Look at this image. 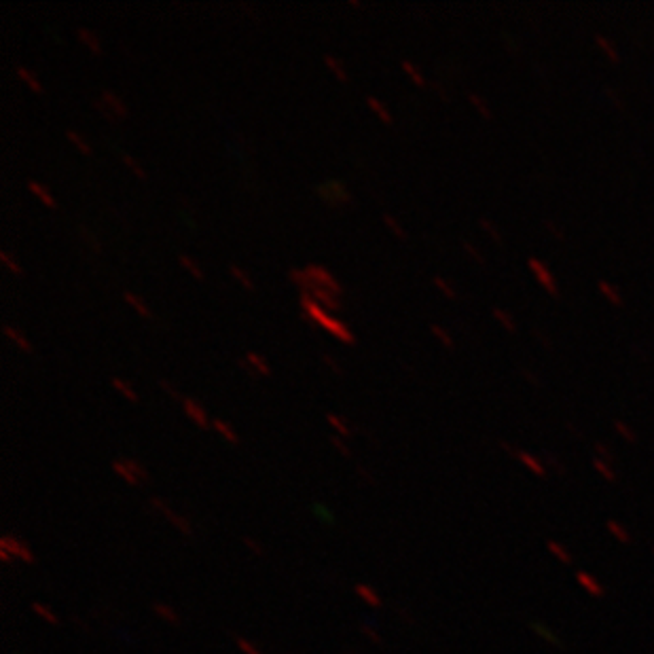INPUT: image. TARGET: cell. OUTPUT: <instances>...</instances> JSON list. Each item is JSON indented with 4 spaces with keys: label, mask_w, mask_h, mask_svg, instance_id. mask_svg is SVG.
Returning <instances> with one entry per match:
<instances>
[{
    "label": "cell",
    "mask_w": 654,
    "mask_h": 654,
    "mask_svg": "<svg viewBox=\"0 0 654 654\" xmlns=\"http://www.w3.org/2000/svg\"><path fill=\"white\" fill-rule=\"evenodd\" d=\"M299 303H301V318L305 324H310L312 328H322L326 333H330L335 339H339L343 345H356V337L354 333L347 328L345 322H341L339 318H335L333 314H328L314 297L312 293H301L299 295Z\"/></svg>",
    "instance_id": "6da1fadb"
},
{
    "label": "cell",
    "mask_w": 654,
    "mask_h": 654,
    "mask_svg": "<svg viewBox=\"0 0 654 654\" xmlns=\"http://www.w3.org/2000/svg\"><path fill=\"white\" fill-rule=\"evenodd\" d=\"M151 506H153V511L155 513H159L176 532H180L182 536H187V538H191L193 536V523H191V519L189 517H184V515H180V513H176L174 508L164 500V497H159V495H153L151 497Z\"/></svg>",
    "instance_id": "7a4b0ae2"
},
{
    "label": "cell",
    "mask_w": 654,
    "mask_h": 654,
    "mask_svg": "<svg viewBox=\"0 0 654 654\" xmlns=\"http://www.w3.org/2000/svg\"><path fill=\"white\" fill-rule=\"evenodd\" d=\"M528 269H530V273L534 275V279L540 284V288L544 290V293H546L548 297H553V299H559V297H561L559 286H557V279H555L551 267H548L542 259L530 256V259H528Z\"/></svg>",
    "instance_id": "3957f363"
},
{
    "label": "cell",
    "mask_w": 654,
    "mask_h": 654,
    "mask_svg": "<svg viewBox=\"0 0 654 654\" xmlns=\"http://www.w3.org/2000/svg\"><path fill=\"white\" fill-rule=\"evenodd\" d=\"M0 548L7 551V553H11L17 561H24V563H28V565H34V563H36L34 551L28 546L26 540H22V538L15 536V534H5L3 538H0Z\"/></svg>",
    "instance_id": "277c9868"
},
{
    "label": "cell",
    "mask_w": 654,
    "mask_h": 654,
    "mask_svg": "<svg viewBox=\"0 0 654 654\" xmlns=\"http://www.w3.org/2000/svg\"><path fill=\"white\" fill-rule=\"evenodd\" d=\"M500 447L508 453V456H513L517 462H521L534 477H540V479H546V466L542 464V458H536L534 453H530V451H523V449H517V447H513L511 443H500Z\"/></svg>",
    "instance_id": "5b68a950"
},
{
    "label": "cell",
    "mask_w": 654,
    "mask_h": 654,
    "mask_svg": "<svg viewBox=\"0 0 654 654\" xmlns=\"http://www.w3.org/2000/svg\"><path fill=\"white\" fill-rule=\"evenodd\" d=\"M305 271H307V275L312 277V282H314L318 288H324V290H328V293H333V295H337V297L343 293V286L339 284V279H337L324 265L310 263V265L305 267Z\"/></svg>",
    "instance_id": "8992f818"
},
{
    "label": "cell",
    "mask_w": 654,
    "mask_h": 654,
    "mask_svg": "<svg viewBox=\"0 0 654 654\" xmlns=\"http://www.w3.org/2000/svg\"><path fill=\"white\" fill-rule=\"evenodd\" d=\"M318 195H320L328 205H339V203H349V201H351L349 191H347L345 184L339 182V180H328V182L320 184V187H318Z\"/></svg>",
    "instance_id": "52a82bcc"
},
{
    "label": "cell",
    "mask_w": 654,
    "mask_h": 654,
    "mask_svg": "<svg viewBox=\"0 0 654 654\" xmlns=\"http://www.w3.org/2000/svg\"><path fill=\"white\" fill-rule=\"evenodd\" d=\"M182 411H184V415H187L197 428H201V430L212 428V419H210L205 407H203L199 400H195V398H191V396H184V400H182Z\"/></svg>",
    "instance_id": "ba28073f"
},
{
    "label": "cell",
    "mask_w": 654,
    "mask_h": 654,
    "mask_svg": "<svg viewBox=\"0 0 654 654\" xmlns=\"http://www.w3.org/2000/svg\"><path fill=\"white\" fill-rule=\"evenodd\" d=\"M3 335L20 349V351H24V354H32L34 351V345H32V341L26 337V333L22 330V328H17L15 324H3Z\"/></svg>",
    "instance_id": "9c48e42d"
},
{
    "label": "cell",
    "mask_w": 654,
    "mask_h": 654,
    "mask_svg": "<svg viewBox=\"0 0 654 654\" xmlns=\"http://www.w3.org/2000/svg\"><path fill=\"white\" fill-rule=\"evenodd\" d=\"M100 100L115 112V117L119 119V121H123V119H127L129 117V108H127V104L123 102V98L121 96H117L112 89H102V96H100Z\"/></svg>",
    "instance_id": "30bf717a"
},
{
    "label": "cell",
    "mask_w": 654,
    "mask_h": 654,
    "mask_svg": "<svg viewBox=\"0 0 654 654\" xmlns=\"http://www.w3.org/2000/svg\"><path fill=\"white\" fill-rule=\"evenodd\" d=\"M123 301L140 316V318H144V320H153V310H151V305L144 301L140 295H136L133 290H123Z\"/></svg>",
    "instance_id": "8fae6325"
},
{
    "label": "cell",
    "mask_w": 654,
    "mask_h": 654,
    "mask_svg": "<svg viewBox=\"0 0 654 654\" xmlns=\"http://www.w3.org/2000/svg\"><path fill=\"white\" fill-rule=\"evenodd\" d=\"M354 593H356V597L360 600V602H365L369 608H373V610H377V608H382L384 606V600H382V595L377 593V589H373L371 585H365V583H358L356 587H354Z\"/></svg>",
    "instance_id": "7c38bea8"
},
{
    "label": "cell",
    "mask_w": 654,
    "mask_h": 654,
    "mask_svg": "<svg viewBox=\"0 0 654 654\" xmlns=\"http://www.w3.org/2000/svg\"><path fill=\"white\" fill-rule=\"evenodd\" d=\"M26 187H28V191H30L45 208H49V210H55V208H57V199L53 197V193H51L49 187H45V184L38 182V180H28Z\"/></svg>",
    "instance_id": "4fadbf2b"
},
{
    "label": "cell",
    "mask_w": 654,
    "mask_h": 654,
    "mask_svg": "<svg viewBox=\"0 0 654 654\" xmlns=\"http://www.w3.org/2000/svg\"><path fill=\"white\" fill-rule=\"evenodd\" d=\"M576 580H578V585L583 587L589 595H593V597H597V600H602L604 597V587H602V583L600 580L593 576V574H589V572H576Z\"/></svg>",
    "instance_id": "5bb4252c"
},
{
    "label": "cell",
    "mask_w": 654,
    "mask_h": 654,
    "mask_svg": "<svg viewBox=\"0 0 654 654\" xmlns=\"http://www.w3.org/2000/svg\"><path fill=\"white\" fill-rule=\"evenodd\" d=\"M15 75H17V79H20L30 92L43 94V83H41V79L34 75L32 68H28V66H24V64H15Z\"/></svg>",
    "instance_id": "9a60e30c"
},
{
    "label": "cell",
    "mask_w": 654,
    "mask_h": 654,
    "mask_svg": "<svg viewBox=\"0 0 654 654\" xmlns=\"http://www.w3.org/2000/svg\"><path fill=\"white\" fill-rule=\"evenodd\" d=\"M312 297L328 312V314H333V312H341V299L337 297V295H333V293H328V290H324V288H314L312 290Z\"/></svg>",
    "instance_id": "2e32d148"
},
{
    "label": "cell",
    "mask_w": 654,
    "mask_h": 654,
    "mask_svg": "<svg viewBox=\"0 0 654 654\" xmlns=\"http://www.w3.org/2000/svg\"><path fill=\"white\" fill-rule=\"evenodd\" d=\"M77 38L87 47V51L92 53V55H96V57H100L104 51H102V41H100V36L94 32V30H89V28H77Z\"/></svg>",
    "instance_id": "e0dca14e"
},
{
    "label": "cell",
    "mask_w": 654,
    "mask_h": 654,
    "mask_svg": "<svg viewBox=\"0 0 654 654\" xmlns=\"http://www.w3.org/2000/svg\"><path fill=\"white\" fill-rule=\"evenodd\" d=\"M322 64L328 68V72H330V75H333L339 83H347V81H349V75H347V70H345V64H343L337 55L324 53V55H322Z\"/></svg>",
    "instance_id": "ac0fdd59"
},
{
    "label": "cell",
    "mask_w": 654,
    "mask_h": 654,
    "mask_svg": "<svg viewBox=\"0 0 654 654\" xmlns=\"http://www.w3.org/2000/svg\"><path fill=\"white\" fill-rule=\"evenodd\" d=\"M597 290H600V295H602L612 307H625V299H623L620 290H618L614 284H610V282H606V279H600V282H597Z\"/></svg>",
    "instance_id": "d6986e66"
},
{
    "label": "cell",
    "mask_w": 654,
    "mask_h": 654,
    "mask_svg": "<svg viewBox=\"0 0 654 654\" xmlns=\"http://www.w3.org/2000/svg\"><path fill=\"white\" fill-rule=\"evenodd\" d=\"M491 318H493L506 333H511V335L517 333V320H515V316H513L511 312H506L504 307L491 305Z\"/></svg>",
    "instance_id": "ffe728a7"
},
{
    "label": "cell",
    "mask_w": 654,
    "mask_h": 654,
    "mask_svg": "<svg viewBox=\"0 0 654 654\" xmlns=\"http://www.w3.org/2000/svg\"><path fill=\"white\" fill-rule=\"evenodd\" d=\"M110 468H112V472L125 483V485H131V487H138V485H142L140 483V479L129 470V466L125 464V460L123 458H115L112 462H110Z\"/></svg>",
    "instance_id": "44dd1931"
},
{
    "label": "cell",
    "mask_w": 654,
    "mask_h": 654,
    "mask_svg": "<svg viewBox=\"0 0 654 654\" xmlns=\"http://www.w3.org/2000/svg\"><path fill=\"white\" fill-rule=\"evenodd\" d=\"M288 279L293 282L301 290V293H312V290L316 288V284L312 282V277L307 275L305 269H297V267L288 269Z\"/></svg>",
    "instance_id": "7402d4cb"
},
{
    "label": "cell",
    "mask_w": 654,
    "mask_h": 654,
    "mask_svg": "<svg viewBox=\"0 0 654 654\" xmlns=\"http://www.w3.org/2000/svg\"><path fill=\"white\" fill-rule=\"evenodd\" d=\"M66 138H68V142L75 147L81 155H85V157H89L92 153H94V149H92V144H89V140L81 133V131H77V129H66Z\"/></svg>",
    "instance_id": "603a6c76"
},
{
    "label": "cell",
    "mask_w": 654,
    "mask_h": 654,
    "mask_svg": "<svg viewBox=\"0 0 654 654\" xmlns=\"http://www.w3.org/2000/svg\"><path fill=\"white\" fill-rule=\"evenodd\" d=\"M212 430L218 432V436H223V439L231 445H240V434L233 430V426L225 419H212Z\"/></svg>",
    "instance_id": "cb8c5ba5"
},
{
    "label": "cell",
    "mask_w": 654,
    "mask_h": 654,
    "mask_svg": "<svg viewBox=\"0 0 654 654\" xmlns=\"http://www.w3.org/2000/svg\"><path fill=\"white\" fill-rule=\"evenodd\" d=\"M367 106L373 110V115L384 123V125H392L394 123V117H392V112L388 110V106L379 100V98H375V96H367Z\"/></svg>",
    "instance_id": "d4e9b609"
},
{
    "label": "cell",
    "mask_w": 654,
    "mask_h": 654,
    "mask_svg": "<svg viewBox=\"0 0 654 654\" xmlns=\"http://www.w3.org/2000/svg\"><path fill=\"white\" fill-rule=\"evenodd\" d=\"M110 386H112V390H117L127 402H138V400H140V396H138V392L133 390V386H131L129 382H125L123 377L112 375V377H110Z\"/></svg>",
    "instance_id": "484cf974"
},
{
    "label": "cell",
    "mask_w": 654,
    "mask_h": 654,
    "mask_svg": "<svg viewBox=\"0 0 654 654\" xmlns=\"http://www.w3.org/2000/svg\"><path fill=\"white\" fill-rule=\"evenodd\" d=\"M400 68H402V72L411 79V83H413L415 87H426V85H428V79L423 77L421 68H417L411 59H402V61H400Z\"/></svg>",
    "instance_id": "4316f807"
},
{
    "label": "cell",
    "mask_w": 654,
    "mask_h": 654,
    "mask_svg": "<svg viewBox=\"0 0 654 654\" xmlns=\"http://www.w3.org/2000/svg\"><path fill=\"white\" fill-rule=\"evenodd\" d=\"M432 284H434V288L439 290V293H441L445 299H449V301H456V299L460 297L458 288H456L447 277H443V275H439V273H436V275L432 277Z\"/></svg>",
    "instance_id": "83f0119b"
},
{
    "label": "cell",
    "mask_w": 654,
    "mask_h": 654,
    "mask_svg": "<svg viewBox=\"0 0 654 654\" xmlns=\"http://www.w3.org/2000/svg\"><path fill=\"white\" fill-rule=\"evenodd\" d=\"M430 333L434 335V339L439 341L443 347H447V349H453L456 347V339H453V335L443 326V324H439V322H432L430 324Z\"/></svg>",
    "instance_id": "f1b7e54d"
},
{
    "label": "cell",
    "mask_w": 654,
    "mask_h": 654,
    "mask_svg": "<svg viewBox=\"0 0 654 654\" xmlns=\"http://www.w3.org/2000/svg\"><path fill=\"white\" fill-rule=\"evenodd\" d=\"M246 360L250 362V367L256 371L259 377H271V367H269V362L265 360V356H261L256 351H248Z\"/></svg>",
    "instance_id": "f546056e"
},
{
    "label": "cell",
    "mask_w": 654,
    "mask_h": 654,
    "mask_svg": "<svg viewBox=\"0 0 654 654\" xmlns=\"http://www.w3.org/2000/svg\"><path fill=\"white\" fill-rule=\"evenodd\" d=\"M595 45L602 49V53L612 61V64H618L620 61V53H618V49H616V45L608 38V36H604V34H595Z\"/></svg>",
    "instance_id": "4dcf8cb0"
},
{
    "label": "cell",
    "mask_w": 654,
    "mask_h": 654,
    "mask_svg": "<svg viewBox=\"0 0 654 654\" xmlns=\"http://www.w3.org/2000/svg\"><path fill=\"white\" fill-rule=\"evenodd\" d=\"M468 102L472 104V108L479 112V117H483L485 121H493V110H491V106H489V102L483 98V96H479V94H468Z\"/></svg>",
    "instance_id": "1f68e13d"
},
{
    "label": "cell",
    "mask_w": 654,
    "mask_h": 654,
    "mask_svg": "<svg viewBox=\"0 0 654 654\" xmlns=\"http://www.w3.org/2000/svg\"><path fill=\"white\" fill-rule=\"evenodd\" d=\"M153 612H155L157 618H161V620H166V623H172V625H178V623H180V616H178V612H176V608L170 606V604L157 602V604H153Z\"/></svg>",
    "instance_id": "d6a6232c"
},
{
    "label": "cell",
    "mask_w": 654,
    "mask_h": 654,
    "mask_svg": "<svg viewBox=\"0 0 654 654\" xmlns=\"http://www.w3.org/2000/svg\"><path fill=\"white\" fill-rule=\"evenodd\" d=\"M324 419H326V423L337 432V436H343V439H345V436L351 434V426L347 423L345 417H341V415H337V413H326Z\"/></svg>",
    "instance_id": "836d02e7"
},
{
    "label": "cell",
    "mask_w": 654,
    "mask_h": 654,
    "mask_svg": "<svg viewBox=\"0 0 654 654\" xmlns=\"http://www.w3.org/2000/svg\"><path fill=\"white\" fill-rule=\"evenodd\" d=\"M30 610L41 618V620H45L47 625H53V627H57L59 625V618H57V614L49 608V606H45V604H41V602H32L30 604Z\"/></svg>",
    "instance_id": "e575fe53"
},
{
    "label": "cell",
    "mask_w": 654,
    "mask_h": 654,
    "mask_svg": "<svg viewBox=\"0 0 654 654\" xmlns=\"http://www.w3.org/2000/svg\"><path fill=\"white\" fill-rule=\"evenodd\" d=\"M121 161H123V166L138 178V180H147V172H144V168H142V164L131 155V153H127V151H121Z\"/></svg>",
    "instance_id": "d590c367"
},
{
    "label": "cell",
    "mask_w": 654,
    "mask_h": 654,
    "mask_svg": "<svg viewBox=\"0 0 654 654\" xmlns=\"http://www.w3.org/2000/svg\"><path fill=\"white\" fill-rule=\"evenodd\" d=\"M178 263H180V267H182V269H184L191 277H195V279H199V282L205 277L203 269H201V267H199V265H197V263H195L189 254H184V252H182V254H178Z\"/></svg>",
    "instance_id": "8d00e7d4"
},
{
    "label": "cell",
    "mask_w": 654,
    "mask_h": 654,
    "mask_svg": "<svg viewBox=\"0 0 654 654\" xmlns=\"http://www.w3.org/2000/svg\"><path fill=\"white\" fill-rule=\"evenodd\" d=\"M0 265H3V267H5L9 273H13V275H24V269H22L17 256L11 254L9 250H0Z\"/></svg>",
    "instance_id": "74e56055"
},
{
    "label": "cell",
    "mask_w": 654,
    "mask_h": 654,
    "mask_svg": "<svg viewBox=\"0 0 654 654\" xmlns=\"http://www.w3.org/2000/svg\"><path fill=\"white\" fill-rule=\"evenodd\" d=\"M229 273L233 275V279L244 288V290H248V293H252L254 290V282L250 279V275L240 267V265H229Z\"/></svg>",
    "instance_id": "f35d334b"
},
{
    "label": "cell",
    "mask_w": 654,
    "mask_h": 654,
    "mask_svg": "<svg viewBox=\"0 0 654 654\" xmlns=\"http://www.w3.org/2000/svg\"><path fill=\"white\" fill-rule=\"evenodd\" d=\"M382 221H384V225H386V229L394 235V238H398V240H407V231L402 229V225L396 221V216L394 214H384L382 216Z\"/></svg>",
    "instance_id": "ab89813d"
},
{
    "label": "cell",
    "mask_w": 654,
    "mask_h": 654,
    "mask_svg": "<svg viewBox=\"0 0 654 654\" xmlns=\"http://www.w3.org/2000/svg\"><path fill=\"white\" fill-rule=\"evenodd\" d=\"M593 468H595V470L600 472V477H604L606 481H610V483L616 481V472H614V468H612L610 462H604V460H600V458L593 456Z\"/></svg>",
    "instance_id": "60d3db41"
},
{
    "label": "cell",
    "mask_w": 654,
    "mask_h": 654,
    "mask_svg": "<svg viewBox=\"0 0 654 654\" xmlns=\"http://www.w3.org/2000/svg\"><path fill=\"white\" fill-rule=\"evenodd\" d=\"M614 430H616V434L620 436V439H625L627 443H635L637 441L635 430L629 423H625L623 419H614Z\"/></svg>",
    "instance_id": "b9f144b4"
},
{
    "label": "cell",
    "mask_w": 654,
    "mask_h": 654,
    "mask_svg": "<svg viewBox=\"0 0 654 654\" xmlns=\"http://www.w3.org/2000/svg\"><path fill=\"white\" fill-rule=\"evenodd\" d=\"M125 460V464L129 466V470L140 479V483H147V481H151V474H149V470L142 466V462H138L136 458H123Z\"/></svg>",
    "instance_id": "7bdbcfd3"
},
{
    "label": "cell",
    "mask_w": 654,
    "mask_h": 654,
    "mask_svg": "<svg viewBox=\"0 0 654 654\" xmlns=\"http://www.w3.org/2000/svg\"><path fill=\"white\" fill-rule=\"evenodd\" d=\"M608 532L618 540V542H623V544H629L631 542V534H629V530L625 528V525H620V523H616V521H608Z\"/></svg>",
    "instance_id": "ee69618b"
},
{
    "label": "cell",
    "mask_w": 654,
    "mask_h": 654,
    "mask_svg": "<svg viewBox=\"0 0 654 654\" xmlns=\"http://www.w3.org/2000/svg\"><path fill=\"white\" fill-rule=\"evenodd\" d=\"M546 546H548V551H551V553H553V555H555L561 563H565V565H569V563H572V555L565 551V546H563V544H559V542H555V540H548V542H546Z\"/></svg>",
    "instance_id": "f6af8a7d"
},
{
    "label": "cell",
    "mask_w": 654,
    "mask_h": 654,
    "mask_svg": "<svg viewBox=\"0 0 654 654\" xmlns=\"http://www.w3.org/2000/svg\"><path fill=\"white\" fill-rule=\"evenodd\" d=\"M479 225H481V229L493 240V242H497V244H502V233H500V229L495 227V223H491L489 218H481L479 221Z\"/></svg>",
    "instance_id": "bcb514c9"
},
{
    "label": "cell",
    "mask_w": 654,
    "mask_h": 654,
    "mask_svg": "<svg viewBox=\"0 0 654 654\" xmlns=\"http://www.w3.org/2000/svg\"><path fill=\"white\" fill-rule=\"evenodd\" d=\"M328 441H330V445H333V447H335V449H337V451H339V453H341V456H343L345 460H349V458H351V449H349V447L345 445L343 436H337V434H333Z\"/></svg>",
    "instance_id": "7dc6e473"
},
{
    "label": "cell",
    "mask_w": 654,
    "mask_h": 654,
    "mask_svg": "<svg viewBox=\"0 0 654 654\" xmlns=\"http://www.w3.org/2000/svg\"><path fill=\"white\" fill-rule=\"evenodd\" d=\"M242 542H244V546H246L252 555H256V557H263V555H265V548H263V544H261L256 538H252V536H244V538H242Z\"/></svg>",
    "instance_id": "c3c4849f"
},
{
    "label": "cell",
    "mask_w": 654,
    "mask_h": 654,
    "mask_svg": "<svg viewBox=\"0 0 654 654\" xmlns=\"http://www.w3.org/2000/svg\"><path fill=\"white\" fill-rule=\"evenodd\" d=\"M462 248H464V252L472 259V261H477L479 265H485V259H483V254H481V250L477 248V246H472L468 240H462Z\"/></svg>",
    "instance_id": "681fc988"
},
{
    "label": "cell",
    "mask_w": 654,
    "mask_h": 654,
    "mask_svg": "<svg viewBox=\"0 0 654 654\" xmlns=\"http://www.w3.org/2000/svg\"><path fill=\"white\" fill-rule=\"evenodd\" d=\"M159 388H161V390H164V392H166L168 396H172L174 400H180V402L184 400V396H182V394L178 392V388H176V386H174V384H172L170 379H159Z\"/></svg>",
    "instance_id": "f907efd6"
},
{
    "label": "cell",
    "mask_w": 654,
    "mask_h": 654,
    "mask_svg": "<svg viewBox=\"0 0 654 654\" xmlns=\"http://www.w3.org/2000/svg\"><path fill=\"white\" fill-rule=\"evenodd\" d=\"M235 644H238V650L242 652V654H263L250 639H246V637H235Z\"/></svg>",
    "instance_id": "816d5d0a"
},
{
    "label": "cell",
    "mask_w": 654,
    "mask_h": 654,
    "mask_svg": "<svg viewBox=\"0 0 654 654\" xmlns=\"http://www.w3.org/2000/svg\"><path fill=\"white\" fill-rule=\"evenodd\" d=\"M360 633L365 635V637H369V639H371L373 644H377V646H379V644L384 641V639H382V635L377 633V629H375L373 625H369V623H362V627H360Z\"/></svg>",
    "instance_id": "f5cc1de1"
},
{
    "label": "cell",
    "mask_w": 654,
    "mask_h": 654,
    "mask_svg": "<svg viewBox=\"0 0 654 654\" xmlns=\"http://www.w3.org/2000/svg\"><path fill=\"white\" fill-rule=\"evenodd\" d=\"M322 362H324V365H326V367H328L335 375H339V377L343 375V367H341V362H339L335 356H330V354H322Z\"/></svg>",
    "instance_id": "db71d44e"
},
{
    "label": "cell",
    "mask_w": 654,
    "mask_h": 654,
    "mask_svg": "<svg viewBox=\"0 0 654 654\" xmlns=\"http://www.w3.org/2000/svg\"><path fill=\"white\" fill-rule=\"evenodd\" d=\"M595 458H600V460H604V462H610V464H612L614 453H612V449H610L606 443H595Z\"/></svg>",
    "instance_id": "11a10c76"
},
{
    "label": "cell",
    "mask_w": 654,
    "mask_h": 654,
    "mask_svg": "<svg viewBox=\"0 0 654 654\" xmlns=\"http://www.w3.org/2000/svg\"><path fill=\"white\" fill-rule=\"evenodd\" d=\"M94 106H96V110H98V112H100V115H102V117H104L106 121H110V123L119 121V119L115 117V112H112V110H110V108H108V106H106V104H104L102 100H100V98L96 100V104H94Z\"/></svg>",
    "instance_id": "9f6ffc18"
},
{
    "label": "cell",
    "mask_w": 654,
    "mask_h": 654,
    "mask_svg": "<svg viewBox=\"0 0 654 654\" xmlns=\"http://www.w3.org/2000/svg\"><path fill=\"white\" fill-rule=\"evenodd\" d=\"M532 629H534L538 635H544L551 644H555V646H559V644H561V641H559V639H557V637H555L548 629H544V625H536V623H534V625H532Z\"/></svg>",
    "instance_id": "6f0895ef"
},
{
    "label": "cell",
    "mask_w": 654,
    "mask_h": 654,
    "mask_svg": "<svg viewBox=\"0 0 654 654\" xmlns=\"http://www.w3.org/2000/svg\"><path fill=\"white\" fill-rule=\"evenodd\" d=\"M235 362H238V367H240V369H242L248 377H252V379H254V377H259V375H256V371L250 367V362H248L246 358H238Z\"/></svg>",
    "instance_id": "680465c9"
},
{
    "label": "cell",
    "mask_w": 654,
    "mask_h": 654,
    "mask_svg": "<svg viewBox=\"0 0 654 654\" xmlns=\"http://www.w3.org/2000/svg\"><path fill=\"white\" fill-rule=\"evenodd\" d=\"M544 227H546V229H548V231L553 233V238H555V240H565V233H563V229H561V227H557V225H555L553 221H544Z\"/></svg>",
    "instance_id": "91938a15"
},
{
    "label": "cell",
    "mask_w": 654,
    "mask_h": 654,
    "mask_svg": "<svg viewBox=\"0 0 654 654\" xmlns=\"http://www.w3.org/2000/svg\"><path fill=\"white\" fill-rule=\"evenodd\" d=\"M0 561H3L5 565H11V563H15L17 559H15V557H13L11 553H7V551H3V548H0Z\"/></svg>",
    "instance_id": "94428289"
},
{
    "label": "cell",
    "mask_w": 654,
    "mask_h": 654,
    "mask_svg": "<svg viewBox=\"0 0 654 654\" xmlns=\"http://www.w3.org/2000/svg\"><path fill=\"white\" fill-rule=\"evenodd\" d=\"M521 373H523V377H525L528 382H532V384H534L536 388H540V386H542V382H540V379H536V375H532L534 371H530V369H523Z\"/></svg>",
    "instance_id": "6125c7cd"
},
{
    "label": "cell",
    "mask_w": 654,
    "mask_h": 654,
    "mask_svg": "<svg viewBox=\"0 0 654 654\" xmlns=\"http://www.w3.org/2000/svg\"><path fill=\"white\" fill-rule=\"evenodd\" d=\"M358 472H360V477L365 479V481H367L369 485H375V477H371V472H369V470H365V468L360 466V468H358Z\"/></svg>",
    "instance_id": "be15d7a7"
},
{
    "label": "cell",
    "mask_w": 654,
    "mask_h": 654,
    "mask_svg": "<svg viewBox=\"0 0 654 654\" xmlns=\"http://www.w3.org/2000/svg\"><path fill=\"white\" fill-rule=\"evenodd\" d=\"M548 462H551V466H553V468H557V470H561V472H563V466H561V462H557V460H555V456H551V458H548Z\"/></svg>",
    "instance_id": "e7e4bbea"
},
{
    "label": "cell",
    "mask_w": 654,
    "mask_h": 654,
    "mask_svg": "<svg viewBox=\"0 0 654 654\" xmlns=\"http://www.w3.org/2000/svg\"><path fill=\"white\" fill-rule=\"evenodd\" d=\"M349 7H356V9H358V7H360V0H349Z\"/></svg>",
    "instance_id": "03108f58"
},
{
    "label": "cell",
    "mask_w": 654,
    "mask_h": 654,
    "mask_svg": "<svg viewBox=\"0 0 654 654\" xmlns=\"http://www.w3.org/2000/svg\"><path fill=\"white\" fill-rule=\"evenodd\" d=\"M652 553H654V546H652Z\"/></svg>",
    "instance_id": "003e7915"
}]
</instances>
